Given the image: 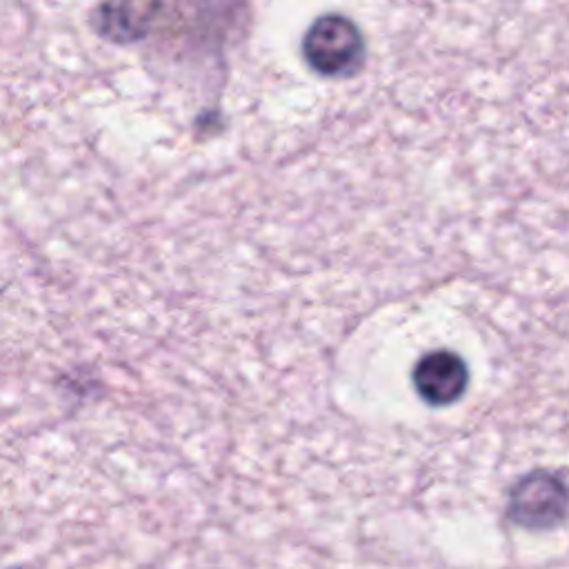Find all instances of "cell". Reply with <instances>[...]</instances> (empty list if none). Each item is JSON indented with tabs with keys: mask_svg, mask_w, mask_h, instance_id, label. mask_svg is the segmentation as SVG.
<instances>
[{
	"mask_svg": "<svg viewBox=\"0 0 569 569\" xmlns=\"http://www.w3.org/2000/svg\"><path fill=\"white\" fill-rule=\"evenodd\" d=\"M365 38L358 24L340 13H325L302 38L307 64L325 78H349L365 64Z\"/></svg>",
	"mask_w": 569,
	"mask_h": 569,
	"instance_id": "6da1fadb",
	"label": "cell"
},
{
	"mask_svg": "<svg viewBox=\"0 0 569 569\" xmlns=\"http://www.w3.org/2000/svg\"><path fill=\"white\" fill-rule=\"evenodd\" d=\"M569 513V487L551 471L522 476L509 496V518L525 529H551Z\"/></svg>",
	"mask_w": 569,
	"mask_h": 569,
	"instance_id": "7a4b0ae2",
	"label": "cell"
},
{
	"mask_svg": "<svg viewBox=\"0 0 569 569\" xmlns=\"http://www.w3.org/2000/svg\"><path fill=\"white\" fill-rule=\"evenodd\" d=\"M416 393L431 407H447L462 398L469 382L467 362L449 349L425 353L411 371Z\"/></svg>",
	"mask_w": 569,
	"mask_h": 569,
	"instance_id": "3957f363",
	"label": "cell"
},
{
	"mask_svg": "<svg viewBox=\"0 0 569 569\" xmlns=\"http://www.w3.org/2000/svg\"><path fill=\"white\" fill-rule=\"evenodd\" d=\"M160 0H104L96 11L98 31L120 44L147 36Z\"/></svg>",
	"mask_w": 569,
	"mask_h": 569,
	"instance_id": "277c9868",
	"label": "cell"
}]
</instances>
